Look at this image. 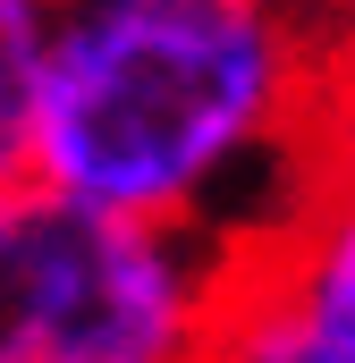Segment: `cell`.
<instances>
[{
  "mask_svg": "<svg viewBox=\"0 0 355 363\" xmlns=\"http://www.w3.org/2000/svg\"><path fill=\"white\" fill-rule=\"evenodd\" d=\"M339 85L271 0L51 9L34 178L229 254L279 228L339 161L322 152Z\"/></svg>",
  "mask_w": 355,
  "mask_h": 363,
  "instance_id": "cell-1",
  "label": "cell"
},
{
  "mask_svg": "<svg viewBox=\"0 0 355 363\" xmlns=\"http://www.w3.org/2000/svg\"><path fill=\"white\" fill-rule=\"evenodd\" d=\"M220 262L195 228L17 178L0 186V363H195Z\"/></svg>",
  "mask_w": 355,
  "mask_h": 363,
  "instance_id": "cell-2",
  "label": "cell"
},
{
  "mask_svg": "<svg viewBox=\"0 0 355 363\" xmlns=\"http://www.w3.org/2000/svg\"><path fill=\"white\" fill-rule=\"evenodd\" d=\"M195 363H355V161H330L254 245H229Z\"/></svg>",
  "mask_w": 355,
  "mask_h": 363,
  "instance_id": "cell-3",
  "label": "cell"
},
{
  "mask_svg": "<svg viewBox=\"0 0 355 363\" xmlns=\"http://www.w3.org/2000/svg\"><path fill=\"white\" fill-rule=\"evenodd\" d=\"M51 0H0V186L34 178V85H43Z\"/></svg>",
  "mask_w": 355,
  "mask_h": 363,
  "instance_id": "cell-4",
  "label": "cell"
},
{
  "mask_svg": "<svg viewBox=\"0 0 355 363\" xmlns=\"http://www.w3.org/2000/svg\"><path fill=\"white\" fill-rule=\"evenodd\" d=\"M271 9L313 43V60H322L330 77L355 85V0H271Z\"/></svg>",
  "mask_w": 355,
  "mask_h": 363,
  "instance_id": "cell-5",
  "label": "cell"
},
{
  "mask_svg": "<svg viewBox=\"0 0 355 363\" xmlns=\"http://www.w3.org/2000/svg\"><path fill=\"white\" fill-rule=\"evenodd\" d=\"M51 9H102V0H51Z\"/></svg>",
  "mask_w": 355,
  "mask_h": 363,
  "instance_id": "cell-6",
  "label": "cell"
}]
</instances>
